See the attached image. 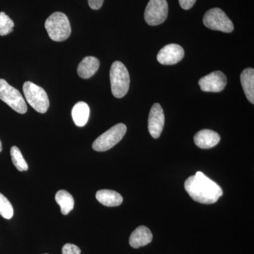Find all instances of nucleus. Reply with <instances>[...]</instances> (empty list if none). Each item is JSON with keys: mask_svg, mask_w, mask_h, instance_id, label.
Wrapping results in <instances>:
<instances>
[{"mask_svg": "<svg viewBox=\"0 0 254 254\" xmlns=\"http://www.w3.org/2000/svg\"><path fill=\"white\" fill-rule=\"evenodd\" d=\"M185 188L192 199L203 204L215 203L223 194L221 187L201 172L189 177L185 181Z\"/></svg>", "mask_w": 254, "mask_h": 254, "instance_id": "obj_1", "label": "nucleus"}, {"mask_svg": "<svg viewBox=\"0 0 254 254\" xmlns=\"http://www.w3.org/2000/svg\"><path fill=\"white\" fill-rule=\"evenodd\" d=\"M46 29L53 41L63 42L68 39L71 33L69 20L64 13L55 12L47 18Z\"/></svg>", "mask_w": 254, "mask_h": 254, "instance_id": "obj_2", "label": "nucleus"}, {"mask_svg": "<svg viewBox=\"0 0 254 254\" xmlns=\"http://www.w3.org/2000/svg\"><path fill=\"white\" fill-rule=\"evenodd\" d=\"M110 83L113 95L115 98H122L129 89L130 76L128 70L121 62L115 61L110 71Z\"/></svg>", "mask_w": 254, "mask_h": 254, "instance_id": "obj_3", "label": "nucleus"}, {"mask_svg": "<svg viewBox=\"0 0 254 254\" xmlns=\"http://www.w3.org/2000/svg\"><path fill=\"white\" fill-rule=\"evenodd\" d=\"M24 96L28 104L36 111L46 113L50 106L49 98L46 91L31 81L25 82L23 86Z\"/></svg>", "mask_w": 254, "mask_h": 254, "instance_id": "obj_4", "label": "nucleus"}, {"mask_svg": "<svg viewBox=\"0 0 254 254\" xmlns=\"http://www.w3.org/2000/svg\"><path fill=\"white\" fill-rule=\"evenodd\" d=\"M127 132L126 125L118 124L100 135L93 143V150L98 152L106 151L113 148L123 139Z\"/></svg>", "mask_w": 254, "mask_h": 254, "instance_id": "obj_5", "label": "nucleus"}, {"mask_svg": "<svg viewBox=\"0 0 254 254\" xmlns=\"http://www.w3.org/2000/svg\"><path fill=\"white\" fill-rule=\"evenodd\" d=\"M0 100L16 113L25 114L27 112V105L21 93L1 78H0Z\"/></svg>", "mask_w": 254, "mask_h": 254, "instance_id": "obj_6", "label": "nucleus"}, {"mask_svg": "<svg viewBox=\"0 0 254 254\" xmlns=\"http://www.w3.org/2000/svg\"><path fill=\"white\" fill-rule=\"evenodd\" d=\"M203 21L207 28L213 31L231 33L234 30L233 23L220 8H213L206 11Z\"/></svg>", "mask_w": 254, "mask_h": 254, "instance_id": "obj_7", "label": "nucleus"}, {"mask_svg": "<svg viewBox=\"0 0 254 254\" xmlns=\"http://www.w3.org/2000/svg\"><path fill=\"white\" fill-rule=\"evenodd\" d=\"M168 4L166 0H150L145 7V22L154 26L163 23L168 18Z\"/></svg>", "mask_w": 254, "mask_h": 254, "instance_id": "obj_8", "label": "nucleus"}, {"mask_svg": "<svg viewBox=\"0 0 254 254\" xmlns=\"http://www.w3.org/2000/svg\"><path fill=\"white\" fill-rule=\"evenodd\" d=\"M198 84L203 91L218 93L225 89L227 85V77L222 71H213L200 78Z\"/></svg>", "mask_w": 254, "mask_h": 254, "instance_id": "obj_9", "label": "nucleus"}, {"mask_svg": "<svg viewBox=\"0 0 254 254\" xmlns=\"http://www.w3.org/2000/svg\"><path fill=\"white\" fill-rule=\"evenodd\" d=\"M165 125V115L161 105L155 103L148 117V131L151 136L158 138L161 135Z\"/></svg>", "mask_w": 254, "mask_h": 254, "instance_id": "obj_10", "label": "nucleus"}, {"mask_svg": "<svg viewBox=\"0 0 254 254\" xmlns=\"http://www.w3.org/2000/svg\"><path fill=\"white\" fill-rule=\"evenodd\" d=\"M185 56V51L177 44H169L159 52L157 60L161 64L173 65L181 61Z\"/></svg>", "mask_w": 254, "mask_h": 254, "instance_id": "obj_11", "label": "nucleus"}, {"mask_svg": "<svg viewBox=\"0 0 254 254\" xmlns=\"http://www.w3.org/2000/svg\"><path fill=\"white\" fill-rule=\"evenodd\" d=\"M193 140L195 144L198 148L208 149L218 144L220 141V136L217 132L203 129L200 130L195 135Z\"/></svg>", "mask_w": 254, "mask_h": 254, "instance_id": "obj_12", "label": "nucleus"}, {"mask_svg": "<svg viewBox=\"0 0 254 254\" xmlns=\"http://www.w3.org/2000/svg\"><path fill=\"white\" fill-rule=\"evenodd\" d=\"M153 240V235L148 227L139 226L132 232L129 238V245L134 249L144 247Z\"/></svg>", "mask_w": 254, "mask_h": 254, "instance_id": "obj_13", "label": "nucleus"}, {"mask_svg": "<svg viewBox=\"0 0 254 254\" xmlns=\"http://www.w3.org/2000/svg\"><path fill=\"white\" fill-rule=\"evenodd\" d=\"M100 67V61L95 57H86L78 64V76L87 79L92 77Z\"/></svg>", "mask_w": 254, "mask_h": 254, "instance_id": "obj_14", "label": "nucleus"}, {"mask_svg": "<svg viewBox=\"0 0 254 254\" xmlns=\"http://www.w3.org/2000/svg\"><path fill=\"white\" fill-rule=\"evenodd\" d=\"M96 199L101 204L108 207H115L121 205L123 198L120 193L115 190H102L96 193Z\"/></svg>", "mask_w": 254, "mask_h": 254, "instance_id": "obj_15", "label": "nucleus"}, {"mask_svg": "<svg viewBox=\"0 0 254 254\" xmlns=\"http://www.w3.org/2000/svg\"><path fill=\"white\" fill-rule=\"evenodd\" d=\"M242 88L247 99L252 104L254 103V69L246 68L240 76Z\"/></svg>", "mask_w": 254, "mask_h": 254, "instance_id": "obj_16", "label": "nucleus"}, {"mask_svg": "<svg viewBox=\"0 0 254 254\" xmlns=\"http://www.w3.org/2000/svg\"><path fill=\"white\" fill-rule=\"evenodd\" d=\"M71 115H72L73 122L76 126H85L89 119V106L84 102H78L73 106Z\"/></svg>", "mask_w": 254, "mask_h": 254, "instance_id": "obj_17", "label": "nucleus"}, {"mask_svg": "<svg viewBox=\"0 0 254 254\" xmlns=\"http://www.w3.org/2000/svg\"><path fill=\"white\" fill-rule=\"evenodd\" d=\"M55 200L61 208L63 215H68L74 207V200L71 194L65 190H60L55 195Z\"/></svg>", "mask_w": 254, "mask_h": 254, "instance_id": "obj_18", "label": "nucleus"}, {"mask_svg": "<svg viewBox=\"0 0 254 254\" xmlns=\"http://www.w3.org/2000/svg\"><path fill=\"white\" fill-rule=\"evenodd\" d=\"M11 160L16 169L20 172L26 171L28 169V165L23 158L22 153L19 148L16 146H12L11 148Z\"/></svg>", "mask_w": 254, "mask_h": 254, "instance_id": "obj_19", "label": "nucleus"}, {"mask_svg": "<svg viewBox=\"0 0 254 254\" xmlns=\"http://www.w3.org/2000/svg\"><path fill=\"white\" fill-rule=\"evenodd\" d=\"M14 23L4 12H0V36H4L13 31Z\"/></svg>", "mask_w": 254, "mask_h": 254, "instance_id": "obj_20", "label": "nucleus"}, {"mask_svg": "<svg viewBox=\"0 0 254 254\" xmlns=\"http://www.w3.org/2000/svg\"><path fill=\"white\" fill-rule=\"evenodd\" d=\"M0 215L9 220L14 215V208L9 200L0 193Z\"/></svg>", "mask_w": 254, "mask_h": 254, "instance_id": "obj_21", "label": "nucleus"}, {"mask_svg": "<svg viewBox=\"0 0 254 254\" xmlns=\"http://www.w3.org/2000/svg\"><path fill=\"white\" fill-rule=\"evenodd\" d=\"M79 247L72 244H66L63 248V254H81Z\"/></svg>", "mask_w": 254, "mask_h": 254, "instance_id": "obj_22", "label": "nucleus"}, {"mask_svg": "<svg viewBox=\"0 0 254 254\" xmlns=\"http://www.w3.org/2000/svg\"><path fill=\"white\" fill-rule=\"evenodd\" d=\"M196 0H179L180 6L185 10L190 9L194 5Z\"/></svg>", "mask_w": 254, "mask_h": 254, "instance_id": "obj_23", "label": "nucleus"}, {"mask_svg": "<svg viewBox=\"0 0 254 254\" xmlns=\"http://www.w3.org/2000/svg\"><path fill=\"white\" fill-rule=\"evenodd\" d=\"M90 7L93 10H98L103 6L104 0H88Z\"/></svg>", "mask_w": 254, "mask_h": 254, "instance_id": "obj_24", "label": "nucleus"}, {"mask_svg": "<svg viewBox=\"0 0 254 254\" xmlns=\"http://www.w3.org/2000/svg\"><path fill=\"white\" fill-rule=\"evenodd\" d=\"M1 150H2V144H1V141L0 140V152H1Z\"/></svg>", "mask_w": 254, "mask_h": 254, "instance_id": "obj_25", "label": "nucleus"}, {"mask_svg": "<svg viewBox=\"0 0 254 254\" xmlns=\"http://www.w3.org/2000/svg\"></svg>", "mask_w": 254, "mask_h": 254, "instance_id": "obj_26", "label": "nucleus"}]
</instances>
